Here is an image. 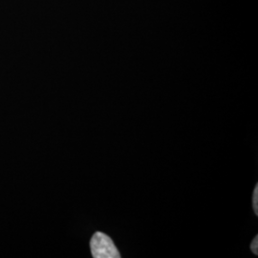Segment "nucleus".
<instances>
[{"mask_svg":"<svg viewBox=\"0 0 258 258\" xmlns=\"http://www.w3.org/2000/svg\"><path fill=\"white\" fill-rule=\"evenodd\" d=\"M250 249H251V251L255 254V255H257L258 254V236L256 235L255 236V238L252 240V242H251V244H250Z\"/></svg>","mask_w":258,"mask_h":258,"instance_id":"obj_3","label":"nucleus"},{"mask_svg":"<svg viewBox=\"0 0 258 258\" xmlns=\"http://www.w3.org/2000/svg\"><path fill=\"white\" fill-rule=\"evenodd\" d=\"M252 207L253 211L255 214L258 215V185L256 184L254 190H253V195H252Z\"/></svg>","mask_w":258,"mask_h":258,"instance_id":"obj_2","label":"nucleus"},{"mask_svg":"<svg viewBox=\"0 0 258 258\" xmlns=\"http://www.w3.org/2000/svg\"><path fill=\"white\" fill-rule=\"evenodd\" d=\"M90 249L94 258H120V254L113 240L101 231H97L90 241Z\"/></svg>","mask_w":258,"mask_h":258,"instance_id":"obj_1","label":"nucleus"}]
</instances>
